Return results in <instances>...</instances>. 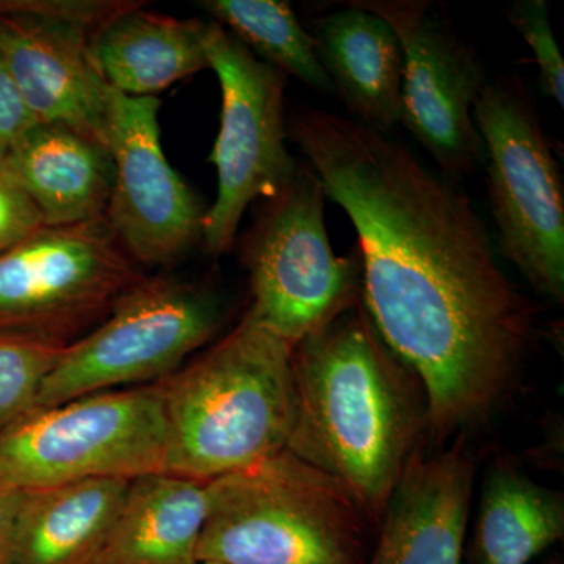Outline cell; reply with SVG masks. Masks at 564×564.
<instances>
[{
	"label": "cell",
	"instance_id": "cell-1",
	"mask_svg": "<svg viewBox=\"0 0 564 564\" xmlns=\"http://www.w3.org/2000/svg\"><path fill=\"white\" fill-rule=\"evenodd\" d=\"M288 137L355 226L364 307L421 381L432 433L484 421L532 350L536 310L469 196L406 144L332 111L295 107Z\"/></svg>",
	"mask_w": 564,
	"mask_h": 564
},
{
	"label": "cell",
	"instance_id": "cell-2",
	"mask_svg": "<svg viewBox=\"0 0 564 564\" xmlns=\"http://www.w3.org/2000/svg\"><path fill=\"white\" fill-rule=\"evenodd\" d=\"M288 451L336 478L373 525L429 426L419 378L381 339L361 302L292 348Z\"/></svg>",
	"mask_w": 564,
	"mask_h": 564
},
{
	"label": "cell",
	"instance_id": "cell-3",
	"mask_svg": "<svg viewBox=\"0 0 564 564\" xmlns=\"http://www.w3.org/2000/svg\"><path fill=\"white\" fill-rule=\"evenodd\" d=\"M292 348L247 311L162 380L166 473L209 484L285 451L295 411Z\"/></svg>",
	"mask_w": 564,
	"mask_h": 564
},
{
	"label": "cell",
	"instance_id": "cell-4",
	"mask_svg": "<svg viewBox=\"0 0 564 564\" xmlns=\"http://www.w3.org/2000/svg\"><path fill=\"white\" fill-rule=\"evenodd\" d=\"M196 563L366 564L370 519L336 478L285 451L206 484Z\"/></svg>",
	"mask_w": 564,
	"mask_h": 564
},
{
	"label": "cell",
	"instance_id": "cell-5",
	"mask_svg": "<svg viewBox=\"0 0 564 564\" xmlns=\"http://www.w3.org/2000/svg\"><path fill=\"white\" fill-rule=\"evenodd\" d=\"M474 122L499 250L534 291L563 304V174L524 82H486Z\"/></svg>",
	"mask_w": 564,
	"mask_h": 564
},
{
	"label": "cell",
	"instance_id": "cell-6",
	"mask_svg": "<svg viewBox=\"0 0 564 564\" xmlns=\"http://www.w3.org/2000/svg\"><path fill=\"white\" fill-rule=\"evenodd\" d=\"M326 193L307 162L273 198L265 199L243 240L250 274L248 313L289 345L328 325L359 302L358 247L337 256L325 223Z\"/></svg>",
	"mask_w": 564,
	"mask_h": 564
},
{
	"label": "cell",
	"instance_id": "cell-7",
	"mask_svg": "<svg viewBox=\"0 0 564 564\" xmlns=\"http://www.w3.org/2000/svg\"><path fill=\"white\" fill-rule=\"evenodd\" d=\"M166 473L159 383L88 393L32 411L0 434V478L33 489Z\"/></svg>",
	"mask_w": 564,
	"mask_h": 564
},
{
	"label": "cell",
	"instance_id": "cell-8",
	"mask_svg": "<svg viewBox=\"0 0 564 564\" xmlns=\"http://www.w3.org/2000/svg\"><path fill=\"white\" fill-rule=\"evenodd\" d=\"M225 315V303L206 285L144 274L98 326L66 348L33 411L161 383L214 339Z\"/></svg>",
	"mask_w": 564,
	"mask_h": 564
},
{
	"label": "cell",
	"instance_id": "cell-9",
	"mask_svg": "<svg viewBox=\"0 0 564 564\" xmlns=\"http://www.w3.org/2000/svg\"><path fill=\"white\" fill-rule=\"evenodd\" d=\"M143 276L106 218L43 226L0 254V332L69 347Z\"/></svg>",
	"mask_w": 564,
	"mask_h": 564
},
{
	"label": "cell",
	"instance_id": "cell-10",
	"mask_svg": "<svg viewBox=\"0 0 564 564\" xmlns=\"http://www.w3.org/2000/svg\"><path fill=\"white\" fill-rule=\"evenodd\" d=\"M206 51L220 82L221 117L209 155L217 170V198L204 215L202 242L220 258L234 247L248 207L280 193L299 162L288 150V74L259 61L214 21L207 22Z\"/></svg>",
	"mask_w": 564,
	"mask_h": 564
},
{
	"label": "cell",
	"instance_id": "cell-11",
	"mask_svg": "<svg viewBox=\"0 0 564 564\" xmlns=\"http://www.w3.org/2000/svg\"><path fill=\"white\" fill-rule=\"evenodd\" d=\"M383 18L403 50L402 126L452 181L484 158L474 106L486 70L473 47L425 0H355Z\"/></svg>",
	"mask_w": 564,
	"mask_h": 564
},
{
	"label": "cell",
	"instance_id": "cell-12",
	"mask_svg": "<svg viewBox=\"0 0 564 564\" xmlns=\"http://www.w3.org/2000/svg\"><path fill=\"white\" fill-rule=\"evenodd\" d=\"M161 99L111 90L107 150L113 162L106 221L137 265L169 267L202 242L206 210L170 165L159 126Z\"/></svg>",
	"mask_w": 564,
	"mask_h": 564
},
{
	"label": "cell",
	"instance_id": "cell-13",
	"mask_svg": "<svg viewBox=\"0 0 564 564\" xmlns=\"http://www.w3.org/2000/svg\"><path fill=\"white\" fill-rule=\"evenodd\" d=\"M93 33L0 3V55L39 122L107 148L111 88L91 57Z\"/></svg>",
	"mask_w": 564,
	"mask_h": 564
},
{
	"label": "cell",
	"instance_id": "cell-14",
	"mask_svg": "<svg viewBox=\"0 0 564 564\" xmlns=\"http://www.w3.org/2000/svg\"><path fill=\"white\" fill-rule=\"evenodd\" d=\"M474 489L469 451L456 443L413 456L393 489L366 564H463Z\"/></svg>",
	"mask_w": 564,
	"mask_h": 564
},
{
	"label": "cell",
	"instance_id": "cell-15",
	"mask_svg": "<svg viewBox=\"0 0 564 564\" xmlns=\"http://www.w3.org/2000/svg\"><path fill=\"white\" fill-rule=\"evenodd\" d=\"M0 169L35 204L44 226L106 217L113 187L110 152L65 126L36 122L0 158Z\"/></svg>",
	"mask_w": 564,
	"mask_h": 564
},
{
	"label": "cell",
	"instance_id": "cell-16",
	"mask_svg": "<svg viewBox=\"0 0 564 564\" xmlns=\"http://www.w3.org/2000/svg\"><path fill=\"white\" fill-rule=\"evenodd\" d=\"M311 35L334 96L355 121L384 133L402 124L403 50L383 18L348 2L317 18Z\"/></svg>",
	"mask_w": 564,
	"mask_h": 564
},
{
	"label": "cell",
	"instance_id": "cell-17",
	"mask_svg": "<svg viewBox=\"0 0 564 564\" xmlns=\"http://www.w3.org/2000/svg\"><path fill=\"white\" fill-rule=\"evenodd\" d=\"M141 6L133 2L93 33L91 57L111 90L154 98L176 82L210 69L207 22L165 17Z\"/></svg>",
	"mask_w": 564,
	"mask_h": 564
},
{
	"label": "cell",
	"instance_id": "cell-18",
	"mask_svg": "<svg viewBox=\"0 0 564 564\" xmlns=\"http://www.w3.org/2000/svg\"><path fill=\"white\" fill-rule=\"evenodd\" d=\"M206 484L169 473L129 484L93 564H198Z\"/></svg>",
	"mask_w": 564,
	"mask_h": 564
},
{
	"label": "cell",
	"instance_id": "cell-19",
	"mask_svg": "<svg viewBox=\"0 0 564 564\" xmlns=\"http://www.w3.org/2000/svg\"><path fill=\"white\" fill-rule=\"evenodd\" d=\"M129 484L96 478L24 489L14 529L13 564H93Z\"/></svg>",
	"mask_w": 564,
	"mask_h": 564
},
{
	"label": "cell",
	"instance_id": "cell-20",
	"mask_svg": "<svg viewBox=\"0 0 564 564\" xmlns=\"http://www.w3.org/2000/svg\"><path fill=\"white\" fill-rule=\"evenodd\" d=\"M563 536V494L511 466L494 467L475 518L474 564H530Z\"/></svg>",
	"mask_w": 564,
	"mask_h": 564
},
{
	"label": "cell",
	"instance_id": "cell-21",
	"mask_svg": "<svg viewBox=\"0 0 564 564\" xmlns=\"http://www.w3.org/2000/svg\"><path fill=\"white\" fill-rule=\"evenodd\" d=\"M212 21L232 33L263 63L296 77L311 90L334 96L315 40L281 0H204Z\"/></svg>",
	"mask_w": 564,
	"mask_h": 564
},
{
	"label": "cell",
	"instance_id": "cell-22",
	"mask_svg": "<svg viewBox=\"0 0 564 564\" xmlns=\"http://www.w3.org/2000/svg\"><path fill=\"white\" fill-rule=\"evenodd\" d=\"M66 348L24 334L0 332V434L32 413Z\"/></svg>",
	"mask_w": 564,
	"mask_h": 564
},
{
	"label": "cell",
	"instance_id": "cell-23",
	"mask_svg": "<svg viewBox=\"0 0 564 564\" xmlns=\"http://www.w3.org/2000/svg\"><path fill=\"white\" fill-rule=\"evenodd\" d=\"M507 20L533 51L540 68V87L545 96L564 106V62L551 28L549 3L518 0L507 10Z\"/></svg>",
	"mask_w": 564,
	"mask_h": 564
},
{
	"label": "cell",
	"instance_id": "cell-24",
	"mask_svg": "<svg viewBox=\"0 0 564 564\" xmlns=\"http://www.w3.org/2000/svg\"><path fill=\"white\" fill-rule=\"evenodd\" d=\"M7 9L65 22L95 33L132 6L128 0H0Z\"/></svg>",
	"mask_w": 564,
	"mask_h": 564
},
{
	"label": "cell",
	"instance_id": "cell-25",
	"mask_svg": "<svg viewBox=\"0 0 564 564\" xmlns=\"http://www.w3.org/2000/svg\"><path fill=\"white\" fill-rule=\"evenodd\" d=\"M35 204L0 169V254L43 228Z\"/></svg>",
	"mask_w": 564,
	"mask_h": 564
},
{
	"label": "cell",
	"instance_id": "cell-26",
	"mask_svg": "<svg viewBox=\"0 0 564 564\" xmlns=\"http://www.w3.org/2000/svg\"><path fill=\"white\" fill-rule=\"evenodd\" d=\"M36 122L18 90L9 66L0 55V158L31 131Z\"/></svg>",
	"mask_w": 564,
	"mask_h": 564
},
{
	"label": "cell",
	"instance_id": "cell-27",
	"mask_svg": "<svg viewBox=\"0 0 564 564\" xmlns=\"http://www.w3.org/2000/svg\"><path fill=\"white\" fill-rule=\"evenodd\" d=\"M21 492V489L0 478V564H13L14 529Z\"/></svg>",
	"mask_w": 564,
	"mask_h": 564
},
{
	"label": "cell",
	"instance_id": "cell-28",
	"mask_svg": "<svg viewBox=\"0 0 564 564\" xmlns=\"http://www.w3.org/2000/svg\"><path fill=\"white\" fill-rule=\"evenodd\" d=\"M198 564H220V563L204 562V563H198Z\"/></svg>",
	"mask_w": 564,
	"mask_h": 564
},
{
	"label": "cell",
	"instance_id": "cell-29",
	"mask_svg": "<svg viewBox=\"0 0 564 564\" xmlns=\"http://www.w3.org/2000/svg\"><path fill=\"white\" fill-rule=\"evenodd\" d=\"M551 564H562V563H556V562H554V563H551Z\"/></svg>",
	"mask_w": 564,
	"mask_h": 564
}]
</instances>
